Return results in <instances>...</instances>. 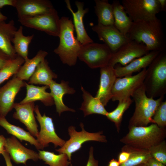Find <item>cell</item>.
Instances as JSON below:
<instances>
[{"label": "cell", "mask_w": 166, "mask_h": 166, "mask_svg": "<svg viewBox=\"0 0 166 166\" xmlns=\"http://www.w3.org/2000/svg\"><path fill=\"white\" fill-rule=\"evenodd\" d=\"M127 36L130 40L143 43L149 51H166L162 24L157 17L133 22Z\"/></svg>", "instance_id": "1"}, {"label": "cell", "mask_w": 166, "mask_h": 166, "mask_svg": "<svg viewBox=\"0 0 166 166\" xmlns=\"http://www.w3.org/2000/svg\"><path fill=\"white\" fill-rule=\"evenodd\" d=\"M74 26L71 18L63 16L60 18L59 43L54 50L64 64L70 66L76 63L81 44L74 34Z\"/></svg>", "instance_id": "2"}, {"label": "cell", "mask_w": 166, "mask_h": 166, "mask_svg": "<svg viewBox=\"0 0 166 166\" xmlns=\"http://www.w3.org/2000/svg\"><path fill=\"white\" fill-rule=\"evenodd\" d=\"M129 128L128 132L120 139L125 145L142 149H148L152 146L165 140V128L152 123L145 126H133Z\"/></svg>", "instance_id": "3"}, {"label": "cell", "mask_w": 166, "mask_h": 166, "mask_svg": "<svg viewBox=\"0 0 166 166\" xmlns=\"http://www.w3.org/2000/svg\"><path fill=\"white\" fill-rule=\"evenodd\" d=\"M135 103V109L130 118L128 128L133 126H145L154 123L152 117L158 106L163 101L164 96L156 100L146 95L144 85L138 89L131 96Z\"/></svg>", "instance_id": "4"}, {"label": "cell", "mask_w": 166, "mask_h": 166, "mask_svg": "<svg viewBox=\"0 0 166 166\" xmlns=\"http://www.w3.org/2000/svg\"><path fill=\"white\" fill-rule=\"evenodd\" d=\"M147 96L153 98L166 93V52H160L148 66L143 82Z\"/></svg>", "instance_id": "5"}, {"label": "cell", "mask_w": 166, "mask_h": 166, "mask_svg": "<svg viewBox=\"0 0 166 166\" xmlns=\"http://www.w3.org/2000/svg\"><path fill=\"white\" fill-rule=\"evenodd\" d=\"M82 129L80 132L76 130L75 127L71 126L68 128L70 139L66 141L64 144L60 148L56 149L59 154L65 153L68 156L69 161L71 160L72 153L79 150L82 145L85 142L90 141H97L106 143L107 140L105 136L103 134L102 131L96 132H90L85 131L83 123L80 125Z\"/></svg>", "instance_id": "6"}, {"label": "cell", "mask_w": 166, "mask_h": 166, "mask_svg": "<svg viewBox=\"0 0 166 166\" xmlns=\"http://www.w3.org/2000/svg\"><path fill=\"white\" fill-rule=\"evenodd\" d=\"M113 53L105 44L93 42L81 45L78 57L92 69L109 65Z\"/></svg>", "instance_id": "7"}, {"label": "cell", "mask_w": 166, "mask_h": 166, "mask_svg": "<svg viewBox=\"0 0 166 166\" xmlns=\"http://www.w3.org/2000/svg\"><path fill=\"white\" fill-rule=\"evenodd\" d=\"M121 4L133 22L153 18L160 12L158 0H122Z\"/></svg>", "instance_id": "8"}, {"label": "cell", "mask_w": 166, "mask_h": 166, "mask_svg": "<svg viewBox=\"0 0 166 166\" xmlns=\"http://www.w3.org/2000/svg\"><path fill=\"white\" fill-rule=\"evenodd\" d=\"M146 69H144L134 75L117 77L112 90V100L119 101L130 97L143 84Z\"/></svg>", "instance_id": "9"}, {"label": "cell", "mask_w": 166, "mask_h": 166, "mask_svg": "<svg viewBox=\"0 0 166 166\" xmlns=\"http://www.w3.org/2000/svg\"><path fill=\"white\" fill-rule=\"evenodd\" d=\"M18 21L26 27L44 32L50 36L58 37L59 35L60 18L55 9L49 13Z\"/></svg>", "instance_id": "10"}, {"label": "cell", "mask_w": 166, "mask_h": 166, "mask_svg": "<svg viewBox=\"0 0 166 166\" xmlns=\"http://www.w3.org/2000/svg\"><path fill=\"white\" fill-rule=\"evenodd\" d=\"M34 112L36 115L35 117L40 125V130L36 139L41 150L48 146L50 143L53 144L55 148L62 146L66 141L61 139L57 134L52 118L46 116L45 114L42 115L38 105L35 106Z\"/></svg>", "instance_id": "11"}, {"label": "cell", "mask_w": 166, "mask_h": 166, "mask_svg": "<svg viewBox=\"0 0 166 166\" xmlns=\"http://www.w3.org/2000/svg\"><path fill=\"white\" fill-rule=\"evenodd\" d=\"M149 52L143 43L130 40L113 53L109 65L114 67L119 63L124 66Z\"/></svg>", "instance_id": "12"}, {"label": "cell", "mask_w": 166, "mask_h": 166, "mask_svg": "<svg viewBox=\"0 0 166 166\" xmlns=\"http://www.w3.org/2000/svg\"><path fill=\"white\" fill-rule=\"evenodd\" d=\"M26 83L14 76L13 78L0 88V116L6 117L11 111L15 97L20 89L26 87Z\"/></svg>", "instance_id": "13"}, {"label": "cell", "mask_w": 166, "mask_h": 166, "mask_svg": "<svg viewBox=\"0 0 166 166\" xmlns=\"http://www.w3.org/2000/svg\"><path fill=\"white\" fill-rule=\"evenodd\" d=\"M14 7L18 19L44 14L54 9L51 2L48 0H16Z\"/></svg>", "instance_id": "14"}, {"label": "cell", "mask_w": 166, "mask_h": 166, "mask_svg": "<svg viewBox=\"0 0 166 166\" xmlns=\"http://www.w3.org/2000/svg\"><path fill=\"white\" fill-rule=\"evenodd\" d=\"M92 29L97 34L99 39L103 41L113 53L130 40L114 25L105 26L98 23Z\"/></svg>", "instance_id": "15"}, {"label": "cell", "mask_w": 166, "mask_h": 166, "mask_svg": "<svg viewBox=\"0 0 166 166\" xmlns=\"http://www.w3.org/2000/svg\"><path fill=\"white\" fill-rule=\"evenodd\" d=\"M5 149L11 159L17 164L26 165L28 160L36 161L39 159L38 153L24 147L13 136L6 138Z\"/></svg>", "instance_id": "16"}, {"label": "cell", "mask_w": 166, "mask_h": 166, "mask_svg": "<svg viewBox=\"0 0 166 166\" xmlns=\"http://www.w3.org/2000/svg\"><path fill=\"white\" fill-rule=\"evenodd\" d=\"M100 69V83L95 97L105 106L112 98V89L117 77L114 67L108 65Z\"/></svg>", "instance_id": "17"}, {"label": "cell", "mask_w": 166, "mask_h": 166, "mask_svg": "<svg viewBox=\"0 0 166 166\" xmlns=\"http://www.w3.org/2000/svg\"><path fill=\"white\" fill-rule=\"evenodd\" d=\"M35 107L34 102L23 104L15 103L14 108L15 111L13 117L24 124L32 135L37 137L39 131L34 114Z\"/></svg>", "instance_id": "18"}, {"label": "cell", "mask_w": 166, "mask_h": 166, "mask_svg": "<svg viewBox=\"0 0 166 166\" xmlns=\"http://www.w3.org/2000/svg\"><path fill=\"white\" fill-rule=\"evenodd\" d=\"M65 2L67 8L73 17V24L77 34V40L81 45L93 42V40L88 34L83 23V17L88 12L89 9H84L83 2L76 1L75 4L77 8V11L74 12L71 8L70 1L66 0Z\"/></svg>", "instance_id": "19"}, {"label": "cell", "mask_w": 166, "mask_h": 166, "mask_svg": "<svg viewBox=\"0 0 166 166\" xmlns=\"http://www.w3.org/2000/svg\"><path fill=\"white\" fill-rule=\"evenodd\" d=\"M160 52L159 51H150L146 54L134 59L124 66L114 67L117 77L132 75L134 72H140L142 69L146 68Z\"/></svg>", "instance_id": "20"}, {"label": "cell", "mask_w": 166, "mask_h": 166, "mask_svg": "<svg viewBox=\"0 0 166 166\" xmlns=\"http://www.w3.org/2000/svg\"><path fill=\"white\" fill-rule=\"evenodd\" d=\"M49 88L55 105L56 112L59 116L65 111H75L74 109L67 106L63 101V97L65 94H73L75 92L73 88L69 86L68 82L62 80L59 83L53 80L49 85Z\"/></svg>", "instance_id": "21"}, {"label": "cell", "mask_w": 166, "mask_h": 166, "mask_svg": "<svg viewBox=\"0 0 166 166\" xmlns=\"http://www.w3.org/2000/svg\"><path fill=\"white\" fill-rule=\"evenodd\" d=\"M17 30L13 20L8 23L0 21V50L11 58L18 56L12 44Z\"/></svg>", "instance_id": "22"}, {"label": "cell", "mask_w": 166, "mask_h": 166, "mask_svg": "<svg viewBox=\"0 0 166 166\" xmlns=\"http://www.w3.org/2000/svg\"><path fill=\"white\" fill-rule=\"evenodd\" d=\"M26 93L25 97L19 103L23 104L39 101L46 106H51L54 104L50 93L46 91L49 86H39L26 83Z\"/></svg>", "instance_id": "23"}, {"label": "cell", "mask_w": 166, "mask_h": 166, "mask_svg": "<svg viewBox=\"0 0 166 166\" xmlns=\"http://www.w3.org/2000/svg\"><path fill=\"white\" fill-rule=\"evenodd\" d=\"M57 77L50 68L47 60L44 59L38 65L28 83L49 86L53 79L57 78Z\"/></svg>", "instance_id": "24"}, {"label": "cell", "mask_w": 166, "mask_h": 166, "mask_svg": "<svg viewBox=\"0 0 166 166\" xmlns=\"http://www.w3.org/2000/svg\"><path fill=\"white\" fill-rule=\"evenodd\" d=\"M81 89L83 93V101L79 109L83 111L84 116L93 114L106 116L108 112L100 100L97 97L93 96L81 85Z\"/></svg>", "instance_id": "25"}, {"label": "cell", "mask_w": 166, "mask_h": 166, "mask_svg": "<svg viewBox=\"0 0 166 166\" xmlns=\"http://www.w3.org/2000/svg\"><path fill=\"white\" fill-rule=\"evenodd\" d=\"M112 5L114 25L119 31L127 36L133 21L128 16L121 3L119 1H113Z\"/></svg>", "instance_id": "26"}, {"label": "cell", "mask_w": 166, "mask_h": 166, "mask_svg": "<svg viewBox=\"0 0 166 166\" xmlns=\"http://www.w3.org/2000/svg\"><path fill=\"white\" fill-rule=\"evenodd\" d=\"M48 53L41 49L31 59L28 58L25 60L17 73L14 75L22 81H29L39 63L45 59Z\"/></svg>", "instance_id": "27"}, {"label": "cell", "mask_w": 166, "mask_h": 166, "mask_svg": "<svg viewBox=\"0 0 166 166\" xmlns=\"http://www.w3.org/2000/svg\"><path fill=\"white\" fill-rule=\"evenodd\" d=\"M0 126L4 128L7 132L17 138L22 142L27 141L34 145L38 150L41 148L36 139L29 132L26 131L19 126L10 123L5 117L0 116Z\"/></svg>", "instance_id": "28"}, {"label": "cell", "mask_w": 166, "mask_h": 166, "mask_svg": "<svg viewBox=\"0 0 166 166\" xmlns=\"http://www.w3.org/2000/svg\"><path fill=\"white\" fill-rule=\"evenodd\" d=\"M95 12L98 24L105 26L114 25V19L112 4L107 0H95Z\"/></svg>", "instance_id": "29"}, {"label": "cell", "mask_w": 166, "mask_h": 166, "mask_svg": "<svg viewBox=\"0 0 166 166\" xmlns=\"http://www.w3.org/2000/svg\"><path fill=\"white\" fill-rule=\"evenodd\" d=\"M34 35L26 36L23 33V27L20 26L16 31L12 41L16 53L25 60L28 58L29 46Z\"/></svg>", "instance_id": "30"}, {"label": "cell", "mask_w": 166, "mask_h": 166, "mask_svg": "<svg viewBox=\"0 0 166 166\" xmlns=\"http://www.w3.org/2000/svg\"><path fill=\"white\" fill-rule=\"evenodd\" d=\"M121 150L128 152L130 155L128 160L119 166H136L145 164L152 157L148 149H140L125 145Z\"/></svg>", "instance_id": "31"}, {"label": "cell", "mask_w": 166, "mask_h": 166, "mask_svg": "<svg viewBox=\"0 0 166 166\" xmlns=\"http://www.w3.org/2000/svg\"><path fill=\"white\" fill-rule=\"evenodd\" d=\"M39 159L45 162L49 166H69L72 165L71 162L69 161L67 155L65 153L55 154L53 152L38 150Z\"/></svg>", "instance_id": "32"}, {"label": "cell", "mask_w": 166, "mask_h": 166, "mask_svg": "<svg viewBox=\"0 0 166 166\" xmlns=\"http://www.w3.org/2000/svg\"><path fill=\"white\" fill-rule=\"evenodd\" d=\"M117 108L113 111L108 112L105 116L115 125L118 132L120 130L123 115L129 108L133 101L130 97L118 101Z\"/></svg>", "instance_id": "33"}, {"label": "cell", "mask_w": 166, "mask_h": 166, "mask_svg": "<svg viewBox=\"0 0 166 166\" xmlns=\"http://www.w3.org/2000/svg\"><path fill=\"white\" fill-rule=\"evenodd\" d=\"M25 60L18 56L11 59L0 70V85L18 72Z\"/></svg>", "instance_id": "34"}, {"label": "cell", "mask_w": 166, "mask_h": 166, "mask_svg": "<svg viewBox=\"0 0 166 166\" xmlns=\"http://www.w3.org/2000/svg\"><path fill=\"white\" fill-rule=\"evenodd\" d=\"M148 150L153 158L166 165V142L165 140L152 146Z\"/></svg>", "instance_id": "35"}, {"label": "cell", "mask_w": 166, "mask_h": 166, "mask_svg": "<svg viewBox=\"0 0 166 166\" xmlns=\"http://www.w3.org/2000/svg\"><path fill=\"white\" fill-rule=\"evenodd\" d=\"M154 124L159 127L166 126V101H162L156 110L152 117Z\"/></svg>", "instance_id": "36"}, {"label": "cell", "mask_w": 166, "mask_h": 166, "mask_svg": "<svg viewBox=\"0 0 166 166\" xmlns=\"http://www.w3.org/2000/svg\"><path fill=\"white\" fill-rule=\"evenodd\" d=\"M98 161L94 157L93 148L91 147L89 153V157L86 166H99Z\"/></svg>", "instance_id": "37"}, {"label": "cell", "mask_w": 166, "mask_h": 166, "mask_svg": "<svg viewBox=\"0 0 166 166\" xmlns=\"http://www.w3.org/2000/svg\"><path fill=\"white\" fill-rule=\"evenodd\" d=\"M130 153L128 151L121 150L118 156L117 160L120 164L126 162L129 159Z\"/></svg>", "instance_id": "38"}, {"label": "cell", "mask_w": 166, "mask_h": 166, "mask_svg": "<svg viewBox=\"0 0 166 166\" xmlns=\"http://www.w3.org/2000/svg\"><path fill=\"white\" fill-rule=\"evenodd\" d=\"M12 59L0 50V70Z\"/></svg>", "instance_id": "39"}, {"label": "cell", "mask_w": 166, "mask_h": 166, "mask_svg": "<svg viewBox=\"0 0 166 166\" xmlns=\"http://www.w3.org/2000/svg\"><path fill=\"white\" fill-rule=\"evenodd\" d=\"M146 166H165V165L156 160L152 157L144 164Z\"/></svg>", "instance_id": "40"}, {"label": "cell", "mask_w": 166, "mask_h": 166, "mask_svg": "<svg viewBox=\"0 0 166 166\" xmlns=\"http://www.w3.org/2000/svg\"><path fill=\"white\" fill-rule=\"evenodd\" d=\"M16 0H0V9L6 6L15 7Z\"/></svg>", "instance_id": "41"}, {"label": "cell", "mask_w": 166, "mask_h": 166, "mask_svg": "<svg viewBox=\"0 0 166 166\" xmlns=\"http://www.w3.org/2000/svg\"><path fill=\"white\" fill-rule=\"evenodd\" d=\"M2 154L5 159L6 166H14L11 162V159L9 154L5 150L2 153Z\"/></svg>", "instance_id": "42"}, {"label": "cell", "mask_w": 166, "mask_h": 166, "mask_svg": "<svg viewBox=\"0 0 166 166\" xmlns=\"http://www.w3.org/2000/svg\"><path fill=\"white\" fill-rule=\"evenodd\" d=\"M6 138L2 135H0V154L5 150V146Z\"/></svg>", "instance_id": "43"}, {"label": "cell", "mask_w": 166, "mask_h": 166, "mask_svg": "<svg viewBox=\"0 0 166 166\" xmlns=\"http://www.w3.org/2000/svg\"><path fill=\"white\" fill-rule=\"evenodd\" d=\"M158 1L160 5V12L165 11L166 10V0H158Z\"/></svg>", "instance_id": "44"}, {"label": "cell", "mask_w": 166, "mask_h": 166, "mask_svg": "<svg viewBox=\"0 0 166 166\" xmlns=\"http://www.w3.org/2000/svg\"><path fill=\"white\" fill-rule=\"evenodd\" d=\"M120 164L117 160L113 158L109 161L107 166H119Z\"/></svg>", "instance_id": "45"}, {"label": "cell", "mask_w": 166, "mask_h": 166, "mask_svg": "<svg viewBox=\"0 0 166 166\" xmlns=\"http://www.w3.org/2000/svg\"><path fill=\"white\" fill-rule=\"evenodd\" d=\"M7 19V17L1 13L0 9V21H5Z\"/></svg>", "instance_id": "46"}, {"label": "cell", "mask_w": 166, "mask_h": 166, "mask_svg": "<svg viewBox=\"0 0 166 166\" xmlns=\"http://www.w3.org/2000/svg\"><path fill=\"white\" fill-rule=\"evenodd\" d=\"M136 166H146V165L144 164H142Z\"/></svg>", "instance_id": "47"}]
</instances>
